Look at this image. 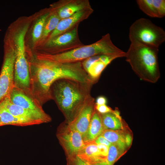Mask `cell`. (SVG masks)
<instances>
[{"label": "cell", "mask_w": 165, "mask_h": 165, "mask_svg": "<svg viewBox=\"0 0 165 165\" xmlns=\"http://www.w3.org/2000/svg\"><path fill=\"white\" fill-rule=\"evenodd\" d=\"M140 9L151 17L162 18L165 16V0H137Z\"/></svg>", "instance_id": "cell-16"}, {"label": "cell", "mask_w": 165, "mask_h": 165, "mask_svg": "<svg viewBox=\"0 0 165 165\" xmlns=\"http://www.w3.org/2000/svg\"><path fill=\"white\" fill-rule=\"evenodd\" d=\"M107 101L106 98L103 96L98 97L95 100V104L96 105H106Z\"/></svg>", "instance_id": "cell-28"}, {"label": "cell", "mask_w": 165, "mask_h": 165, "mask_svg": "<svg viewBox=\"0 0 165 165\" xmlns=\"http://www.w3.org/2000/svg\"><path fill=\"white\" fill-rule=\"evenodd\" d=\"M67 165H91L83 161L77 155L66 157Z\"/></svg>", "instance_id": "cell-25"}, {"label": "cell", "mask_w": 165, "mask_h": 165, "mask_svg": "<svg viewBox=\"0 0 165 165\" xmlns=\"http://www.w3.org/2000/svg\"><path fill=\"white\" fill-rule=\"evenodd\" d=\"M95 110L98 113L101 114H105L112 112V110L111 108L106 105H95Z\"/></svg>", "instance_id": "cell-26"}, {"label": "cell", "mask_w": 165, "mask_h": 165, "mask_svg": "<svg viewBox=\"0 0 165 165\" xmlns=\"http://www.w3.org/2000/svg\"><path fill=\"white\" fill-rule=\"evenodd\" d=\"M93 12L92 8L85 9L78 12L68 17L61 20L56 28L50 34L46 40L72 30L81 22L88 19Z\"/></svg>", "instance_id": "cell-13"}, {"label": "cell", "mask_w": 165, "mask_h": 165, "mask_svg": "<svg viewBox=\"0 0 165 165\" xmlns=\"http://www.w3.org/2000/svg\"><path fill=\"white\" fill-rule=\"evenodd\" d=\"M125 140L127 148H129L131 144L132 140L131 134L127 132L125 135Z\"/></svg>", "instance_id": "cell-29"}, {"label": "cell", "mask_w": 165, "mask_h": 165, "mask_svg": "<svg viewBox=\"0 0 165 165\" xmlns=\"http://www.w3.org/2000/svg\"><path fill=\"white\" fill-rule=\"evenodd\" d=\"M95 100L91 96L74 119L68 123L80 133L82 138L86 132L95 110Z\"/></svg>", "instance_id": "cell-12"}, {"label": "cell", "mask_w": 165, "mask_h": 165, "mask_svg": "<svg viewBox=\"0 0 165 165\" xmlns=\"http://www.w3.org/2000/svg\"><path fill=\"white\" fill-rule=\"evenodd\" d=\"M123 154L116 145L112 144L109 147L108 155L101 162L92 165H113Z\"/></svg>", "instance_id": "cell-24"}, {"label": "cell", "mask_w": 165, "mask_h": 165, "mask_svg": "<svg viewBox=\"0 0 165 165\" xmlns=\"http://www.w3.org/2000/svg\"><path fill=\"white\" fill-rule=\"evenodd\" d=\"M56 135L66 157L77 155L85 144L80 133L65 120L58 127Z\"/></svg>", "instance_id": "cell-7"}, {"label": "cell", "mask_w": 165, "mask_h": 165, "mask_svg": "<svg viewBox=\"0 0 165 165\" xmlns=\"http://www.w3.org/2000/svg\"><path fill=\"white\" fill-rule=\"evenodd\" d=\"M14 104L30 111L38 113H45L42 106L32 96L14 86L8 96Z\"/></svg>", "instance_id": "cell-15"}, {"label": "cell", "mask_w": 165, "mask_h": 165, "mask_svg": "<svg viewBox=\"0 0 165 165\" xmlns=\"http://www.w3.org/2000/svg\"><path fill=\"white\" fill-rule=\"evenodd\" d=\"M50 11H48L42 15L35 24L32 33V39L33 43L41 38L46 21Z\"/></svg>", "instance_id": "cell-23"}, {"label": "cell", "mask_w": 165, "mask_h": 165, "mask_svg": "<svg viewBox=\"0 0 165 165\" xmlns=\"http://www.w3.org/2000/svg\"><path fill=\"white\" fill-rule=\"evenodd\" d=\"M159 49L131 43L126 60L137 75L142 80L156 82L160 77L158 53Z\"/></svg>", "instance_id": "cell-4"}, {"label": "cell", "mask_w": 165, "mask_h": 165, "mask_svg": "<svg viewBox=\"0 0 165 165\" xmlns=\"http://www.w3.org/2000/svg\"><path fill=\"white\" fill-rule=\"evenodd\" d=\"M100 115L105 130H125L123 122L117 109L113 110L112 112L100 114Z\"/></svg>", "instance_id": "cell-19"}, {"label": "cell", "mask_w": 165, "mask_h": 165, "mask_svg": "<svg viewBox=\"0 0 165 165\" xmlns=\"http://www.w3.org/2000/svg\"><path fill=\"white\" fill-rule=\"evenodd\" d=\"M93 82H82L73 79H62L52 85L50 93L66 121L71 122L91 96Z\"/></svg>", "instance_id": "cell-2"}, {"label": "cell", "mask_w": 165, "mask_h": 165, "mask_svg": "<svg viewBox=\"0 0 165 165\" xmlns=\"http://www.w3.org/2000/svg\"><path fill=\"white\" fill-rule=\"evenodd\" d=\"M52 6V9L57 13L61 20L79 11L92 8L88 0H61Z\"/></svg>", "instance_id": "cell-14"}, {"label": "cell", "mask_w": 165, "mask_h": 165, "mask_svg": "<svg viewBox=\"0 0 165 165\" xmlns=\"http://www.w3.org/2000/svg\"><path fill=\"white\" fill-rule=\"evenodd\" d=\"M5 45L3 62L0 73V103L9 96L14 86L15 48L9 43Z\"/></svg>", "instance_id": "cell-9"}, {"label": "cell", "mask_w": 165, "mask_h": 165, "mask_svg": "<svg viewBox=\"0 0 165 165\" xmlns=\"http://www.w3.org/2000/svg\"><path fill=\"white\" fill-rule=\"evenodd\" d=\"M85 143L77 155L82 160L92 165L101 162L106 158L101 153L97 144L94 141Z\"/></svg>", "instance_id": "cell-17"}, {"label": "cell", "mask_w": 165, "mask_h": 165, "mask_svg": "<svg viewBox=\"0 0 165 165\" xmlns=\"http://www.w3.org/2000/svg\"><path fill=\"white\" fill-rule=\"evenodd\" d=\"M60 20L57 13L52 9L50 10L44 24L41 38L42 41L45 42L47 40L50 34L56 28Z\"/></svg>", "instance_id": "cell-22"}, {"label": "cell", "mask_w": 165, "mask_h": 165, "mask_svg": "<svg viewBox=\"0 0 165 165\" xmlns=\"http://www.w3.org/2000/svg\"><path fill=\"white\" fill-rule=\"evenodd\" d=\"M105 130L100 114L95 109L86 132L82 137L84 143L94 141Z\"/></svg>", "instance_id": "cell-18"}, {"label": "cell", "mask_w": 165, "mask_h": 165, "mask_svg": "<svg viewBox=\"0 0 165 165\" xmlns=\"http://www.w3.org/2000/svg\"><path fill=\"white\" fill-rule=\"evenodd\" d=\"M129 38L131 43L159 49L165 40V32L150 20L141 18L135 21L130 26Z\"/></svg>", "instance_id": "cell-6"}, {"label": "cell", "mask_w": 165, "mask_h": 165, "mask_svg": "<svg viewBox=\"0 0 165 165\" xmlns=\"http://www.w3.org/2000/svg\"><path fill=\"white\" fill-rule=\"evenodd\" d=\"M0 106L16 117L35 121L40 124L50 122L52 120L50 116L46 112H37L14 104L10 101L8 96L0 103Z\"/></svg>", "instance_id": "cell-11"}, {"label": "cell", "mask_w": 165, "mask_h": 165, "mask_svg": "<svg viewBox=\"0 0 165 165\" xmlns=\"http://www.w3.org/2000/svg\"><path fill=\"white\" fill-rule=\"evenodd\" d=\"M94 141L97 144L105 145L108 147L112 144L101 135L98 137Z\"/></svg>", "instance_id": "cell-27"}, {"label": "cell", "mask_w": 165, "mask_h": 165, "mask_svg": "<svg viewBox=\"0 0 165 165\" xmlns=\"http://www.w3.org/2000/svg\"><path fill=\"white\" fill-rule=\"evenodd\" d=\"M28 28V25H25L20 28L14 36L15 59L14 82L15 86L31 95L29 90V63L25 46V38Z\"/></svg>", "instance_id": "cell-5"}, {"label": "cell", "mask_w": 165, "mask_h": 165, "mask_svg": "<svg viewBox=\"0 0 165 165\" xmlns=\"http://www.w3.org/2000/svg\"><path fill=\"white\" fill-rule=\"evenodd\" d=\"M27 59L30 93L42 106L52 100L50 87L58 79H68L82 82L95 83L84 69L82 62L58 63L38 59L35 57Z\"/></svg>", "instance_id": "cell-1"}, {"label": "cell", "mask_w": 165, "mask_h": 165, "mask_svg": "<svg viewBox=\"0 0 165 165\" xmlns=\"http://www.w3.org/2000/svg\"><path fill=\"white\" fill-rule=\"evenodd\" d=\"M79 25L70 31L46 41L43 52L50 54L61 53L84 45L79 37Z\"/></svg>", "instance_id": "cell-8"}, {"label": "cell", "mask_w": 165, "mask_h": 165, "mask_svg": "<svg viewBox=\"0 0 165 165\" xmlns=\"http://www.w3.org/2000/svg\"><path fill=\"white\" fill-rule=\"evenodd\" d=\"M121 57L116 55H99L87 58L82 61L85 70L90 78L97 82L106 67L115 59Z\"/></svg>", "instance_id": "cell-10"}, {"label": "cell", "mask_w": 165, "mask_h": 165, "mask_svg": "<svg viewBox=\"0 0 165 165\" xmlns=\"http://www.w3.org/2000/svg\"><path fill=\"white\" fill-rule=\"evenodd\" d=\"M126 132L125 130H106L104 131L101 135L112 144L117 146L124 154L127 148L125 140Z\"/></svg>", "instance_id": "cell-21"}, {"label": "cell", "mask_w": 165, "mask_h": 165, "mask_svg": "<svg viewBox=\"0 0 165 165\" xmlns=\"http://www.w3.org/2000/svg\"><path fill=\"white\" fill-rule=\"evenodd\" d=\"M126 52L119 49L112 42L110 36L107 33L96 42L66 52L50 54L43 52L35 56L42 60L61 63L82 62L89 57L99 55H116L125 57Z\"/></svg>", "instance_id": "cell-3"}, {"label": "cell", "mask_w": 165, "mask_h": 165, "mask_svg": "<svg viewBox=\"0 0 165 165\" xmlns=\"http://www.w3.org/2000/svg\"><path fill=\"white\" fill-rule=\"evenodd\" d=\"M40 124L38 122L16 117L0 106V126L11 125L27 126Z\"/></svg>", "instance_id": "cell-20"}]
</instances>
